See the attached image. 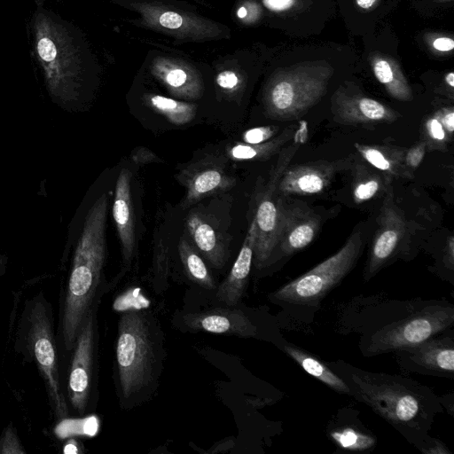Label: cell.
<instances>
[{"label":"cell","mask_w":454,"mask_h":454,"mask_svg":"<svg viewBox=\"0 0 454 454\" xmlns=\"http://www.w3.org/2000/svg\"><path fill=\"white\" fill-rule=\"evenodd\" d=\"M168 252L166 247L161 242L155 246L154 249V275L157 286L155 287L158 293L165 289L168 281Z\"/></svg>","instance_id":"obj_29"},{"label":"cell","mask_w":454,"mask_h":454,"mask_svg":"<svg viewBox=\"0 0 454 454\" xmlns=\"http://www.w3.org/2000/svg\"><path fill=\"white\" fill-rule=\"evenodd\" d=\"M363 247L361 231H354L338 252L271 293L270 300L287 308L317 309L325 295L355 267Z\"/></svg>","instance_id":"obj_7"},{"label":"cell","mask_w":454,"mask_h":454,"mask_svg":"<svg viewBox=\"0 0 454 454\" xmlns=\"http://www.w3.org/2000/svg\"><path fill=\"white\" fill-rule=\"evenodd\" d=\"M307 137V122L301 121L294 133L291 145L280 150L278 161L272 168L268 182L261 193L254 216L256 224V241L253 259L257 269L266 266L277 248L280 216V200L276 195L278 184L283 172Z\"/></svg>","instance_id":"obj_9"},{"label":"cell","mask_w":454,"mask_h":454,"mask_svg":"<svg viewBox=\"0 0 454 454\" xmlns=\"http://www.w3.org/2000/svg\"><path fill=\"white\" fill-rule=\"evenodd\" d=\"M107 207V195L103 193L90 208L61 287L57 336L66 352L73 349L82 323L104 292Z\"/></svg>","instance_id":"obj_3"},{"label":"cell","mask_w":454,"mask_h":454,"mask_svg":"<svg viewBox=\"0 0 454 454\" xmlns=\"http://www.w3.org/2000/svg\"><path fill=\"white\" fill-rule=\"evenodd\" d=\"M264 5L275 12H281L290 9L294 3V0H262Z\"/></svg>","instance_id":"obj_39"},{"label":"cell","mask_w":454,"mask_h":454,"mask_svg":"<svg viewBox=\"0 0 454 454\" xmlns=\"http://www.w3.org/2000/svg\"><path fill=\"white\" fill-rule=\"evenodd\" d=\"M146 105L164 116L170 123L181 126L191 122L196 115L197 106L191 103L175 100L161 95H148Z\"/></svg>","instance_id":"obj_25"},{"label":"cell","mask_w":454,"mask_h":454,"mask_svg":"<svg viewBox=\"0 0 454 454\" xmlns=\"http://www.w3.org/2000/svg\"><path fill=\"white\" fill-rule=\"evenodd\" d=\"M185 226L200 254L213 267L223 268L229 253L223 234L205 215L198 212H192L187 215Z\"/></svg>","instance_id":"obj_20"},{"label":"cell","mask_w":454,"mask_h":454,"mask_svg":"<svg viewBox=\"0 0 454 454\" xmlns=\"http://www.w3.org/2000/svg\"><path fill=\"white\" fill-rule=\"evenodd\" d=\"M182 321L186 328L192 331L242 338L255 337L258 333L256 325L244 311L237 309L215 308L188 313L183 316Z\"/></svg>","instance_id":"obj_14"},{"label":"cell","mask_w":454,"mask_h":454,"mask_svg":"<svg viewBox=\"0 0 454 454\" xmlns=\"http://www.w3.org/2000/svg\"><path fill=\"white\" fill-rule=\"evenodd\" d=\"M256 224L253 218L239 255L226 278L219 286L216 299L228 306L237 305L245 292L254 258Z\"/></svg>","instance_id":"obj_19"},{"label":"cell","mask_w":454,"mask_h":454,"mask_svg":"<svg viewBox=\"0 0 454 454\" xmlns=\"http://www.w3.org/2000/svg\"><path fill=\"white\" fill-rule=\"evenodd\" d=\"M179 182L186 193L181 207L186 208L200 200L231 190L236 179L225 171L223 160L208 156L190 164L178 175Z\"/></svg>","instance_id":"obj_13"},{"label":"cell","mask_w":454,"mask_h":454,"mask_svg":"<svg viewBox=\"0 0 454 454\" xmlns=\"http://www.w3.org/2000/svg\"><path fill=\"white\" fill-rule=\"evenodd\" d=\"M375 2L376 0H356V4L364 9H369Z\"/></svg>","instance_id":"obj_44"},{"label":"cell","mask_w":454,"mask_h":454,"mask_svg":"<svg viewBox=\"0 0 454 454\" xmlns=\"http://www.w3.org/2000/svg\"><path fill=\"white\" fill-rule=\"evenodd\" d=\"M216 83L222 89L231 92L239 88V78L233 71L226 70L218 74Z\"/></svg>","instance_id":"obj_34"},{"label":"cell","mask_w":454,"mask_h":454,"mask_svg":"<svg viewBox=\"0 0 454 454\" xmlns=\"http://www.w3.org/2000/svg\"><path fill=\"white\" fill-rule=\"evenodd\" d=\"M8 258L6 255L0 254V277L6 271Z\"/></svg>","instance_id":"obj_43"},{"label":"cell","mask_w":454,"mask_h":454,"mask_svg":"<svg viewBox=\"0 0 454 454\" xmlns=\"http://www.w3.org/2000/svg\"><path fill=\"white\" fill-rule=\"evenodd\" d=\"M178 253L188 278L206 289H215V280L198 252L183 236L178 243Z\"/></svg>","instance_id":"obj_26"},{"label":"cell","mask_w":454,"mask_h":454,"mask_svg":"<svg viewBox=\"0 0 454 454\" xmlns=\"http://www.w3.org/2000/svg\"><path fill=\"white\" fill-rule=\"evenodd\" d=\"M406 231V223L395 205L393 194L387 193L378 218V228L372 239L364 279L369 281L399 253Z\"/></svg>","instance_id":"obj_12"},{"label":"cell","mask_w":454,"mask_h":454,"mask_svg":"<svg viewBox=\"0 0 454 454\" xmlns=\"http://www.w3.org/2000/svg\"><path fill=\"white\" fill-rule=\"evenodd\" d=\"M442 264L445 270L452 275L454 270V239L450 236L442 254Z\"/></svg>","instance_id":"obj_37"},{"label":"cell","mask_w":454,"mask_h":454,"mask_svg":"<svg viewBox=\"0 0 454 454\" xmlns=\"http://www.w3.org/2000/svg\"><path fill=\"white\" fill-rule=\"evenodd\" d=\"M27 453L22 445L15 427L10 422L2 431L0 436V454Z\"/></svg>","instance_id":"obj_30"},{"label":"cell","mask_w":454,"mask_h":454,"mask_svg":"<svg viewBox=\"0 0 454 454\" xmlns=\"http://www.w3.org/2000/svg\"><path fill=\"white\" fill-rule=\"evenodd\" d=\"M423 129L425 136L423 140L429 150H446V145L451 138L434 114L426 120Z\"/></svg>","instance_id":"obj_28"},{"label":"cell","mask_w":454,"mask_h":454,"mask_svg":"<svg viewBox=\"0 0 454 454\" xmlns=\"http://www.w3.org/2000/svg\"><path fill=\"white\" fill-rule=\"evenodd\" d=\"M159 23L167 28H179L183 25V18L174 12H165L159 17Z\"/></svg>","instance_id":"obj_36"},{"label":"cell","mask_w":454,"mask_h":454,"mask_svg":"<svg viewBox=\"0 0 454 454\" xmlns=\"http://www.w3.org/2000/svg\"><path fill=\"white\" fill-rule=\"evenodd\" d=\"M132 174L129 168L121 169L113 204V217L121 246L123 265L129 267L135 252V220L131 196Z\"/></svg>","instance_id":"obj_16"},{"label":"cell","mask_w":454,"mask_h":454,"mask_svg":"<svg viewBox=\"0 0 454 454\" xmlns=\"http://www.w3.org/2000/svg\"><path fill=\"white\" fill-rule=\"evenodd\" d=\"M130 158L136 165L162 161L153 152L144 146L137 147L132 152Z\"/></svg>","instance_id":"obj_33"},{"label":"cell","mask_w":454,"mask_h":454,"mask_svg":"<svg viewBox=\"0 0 454 454\" xmlns=\"http://www.w3.org/2000/svg\"><path fill=\"white\" fill-rule=\"evenodd\" d=\"M98 305L87 315L71 350L65 395L69 411L79 416L90 411L97 399Z\"/></svg>","instance_id":"obj_8"},{"label":"cell","mask_w":454,"mask_h":454,"mask_svg":"<svg viewBox=\"0 0 454 454\" xmlns=\"http://www.w3.org/2000/svg\"><path fill=\"white\" fill-rule=\"evenodd\" d=\"M295 131V126L285 129L279 135L270 140L256 145L236 143L226 148L227 156L233 160H266L280 152L283 146L291 139Z\"/></svg>","instance_id":"obj_23"},{"label":"cell","mask_w":454,"mask_h":454,"mask_svg":"<svg viewBox=\"0 0 454 454\" xmlns=\"http://www.w3.org/2000/svg\"><path fill=\"white\" fill-rule=\"evenodd\" d=\"M239 18H244L247 15V10L244 6L240 7L237 12Z\"/></svg>","instance_id":"obj_46"},{"label":"cell","mask_w":454,"mask_h":454,"mask_svg":"<svg viewBox=\"0 0 454 454\" xmlns=\"http://www.w3.org/2000/svg\"><path fill=\"white\" fill-rule=\"evenodd\" d=\"M279 214L278 246L283 255H292L314 240L320 228L317 215L299 207H286L281 200Z\"/></svg>","instance_id":"obj_15"},{"label":"cell","mask_w":454,"mask_h":454,"mask_svg":"<svg viewBox=\"0 0 454 454\" xmlns=\"http://www.w3.org/2000/svg\"><path fill=\"white\" fill-rule=\"evenodd\" d=\"M34 51L50 96L59 105L78 96L79 62L71 38L48 11L38 8L33 20Z\"/></svg>","instance_id":"obj_6"},{"label":"cell","mask_w":454,"mask_h":454,"mask_svg":"<svg viewBox=\"0 0 454 454\" xmlns=\"http://www.w3.org/2000/svg\"><path fill=\"white\" fill-rule=\"evenodd\" d=\"M427 144L422 139L413 146L405 150L403 164L409 178L413 177L414 170L420 165L426 154Z\"/></svg>","instance_id":"obj_31"},{"label":"cell","mask_w":454,"mask_h":454,"mask_svg":"<svg viewBox=\"0 0 454 454\" xmlns=\"http://www.w3.org/2000/svg\"><path fill=\"white\" fill-rule=\"evenodd\" d=\"M13 340L14 350L23 362L34 364L37 368L55 420L69 418L70 411L60 380L53 309L43 291L25 300Z\"/></svg>","instance_id":"obj_5"},{"label":"cell","mask_w":454,"mask_h":454,"mask_svg":"<svg viewBox=\"0 0 454 454\" xmlns=\"http://www.w3.org/2000/svg\"><path fill=\"white\" fill-rule=\"evenodd\" d=\"M234 446V439H225L221 442H216L207 452L209 453H218V452H225L231 450Z\"/></svg>","instance_id":"obj_41"},{"label":"cell","mask_w":454,"mask_h":454,"mask_svg":"<svg viewBox=\"0 0 454 454\" xmlns=\"http://www.w3.org/2000/svg\"><path fill=\"white\" fill-rule=\"evenodd\" d=\"M445 82H446V83H447L450 88H453V87H454V74H453V72H450V73L445 76Z\"/></svg>","instance_id":"obj_45"},{"label":"cell","mask_w":454,"mask_h":454,"mask_svg":"<svg viewBox=\"0 0 454 454\" xmlns=\"http://www.w3.org/2000/svg\"><path fill=\"white\" fill-rule=\"evenodd\" d=\"M353 181L354 200L356 203H363L381 194L386 190V184L391 180L362 164L356 167Z\"/></svg>","instance_id":"obj_27"},{"label":"cell","mask_w":454,"mask_h":454,"mask_svg":"<svg viewBox=\"0 0 454 454\" xmlns=\"http://www.w3.org/2000/svg\"><path fill=\"white\" fill-rule=\"evenodd\" d=\"M362 426L355 423L340 424L334 419L333 426H330L328 433L333 441L344 450L369 451L375 447L377 440Z\"/></svg>","instance_id":"obj_24"},{"label":"cell","mask_w":454,"mask_h":454,"mask_svg":"<svg viewBox=\"0 0 454 454\" xmlns=\"http://www.w3.org/2000/svg\"><path fill=\"white\" fill-rule=\"evenodd\" d=\"M434 49L441 51H450L454 48V41L449 37H439L434 41Z\"/></svg>","instance_id":"obj_40"},{"label":"cell","mask_w":454,"mask_h":454,"mask_svg":"<svg viewBox=\"0 0 454 454\" xmlns=\"http://www.w3.org/2000/svg\"><path fill=\"white\" fill-rule=\"evenodd\" d=\"M324 89L322 80L309 76L292 75L278 79L265 94V114L278 121L297 120L317 103Z\"/></svg>","instance_id":"obj_10"},{"label":"cell","mask_w":454,"mask_h":454,"mask_svg":"<svg viewBox=\"0 0 454 454\" xmlns=\"http://www.w3.org/2000/svg\"><path fill=\"white\" fill-rule=\"evenodd\" d=\"M278 129V127L274 125L249 129L243 132L242 140L243 143L249 145L262 144L274 137Z\"/></svg>","instance_id":"obj_32"},{"label":"cell","mask_w":454,"mask_h":454,"mask_svg":"<svg viewBox=\"0 0 454 454\" xmlns=\"http://www.w3.org/2000/svg\"><path fill=\"white\" fill-rule=\"evenodd\" d=\"M163 358V334L156 318L137 309L123 311L115 343L116 387L122 409L151 398L159 384Z\"/></svg>","instance_id":"obj_4"},{"label":"cell","mask_w":454,"mask_h":454,"mask_svg":"<svg viewBox=\"0 0 454 454\" xmlns=\"http://www.w3.org/2000/svg\"><path fill=\"white\" fill-rule=\"evenodd\" d=\"M356 319L359 349L371 357L394 353L452 327L454 305L445 300H389L358 308Z\"/></svg>","instance_id":"obj_2"},{"label":"cell","mask_w":454,"mask_h":454,"mask_svg":"<svg viewBox=\"0 0 454 454\" xmlns=\"http://www.w3.org/2000/svg\"><path fill=\"white\" fill-rule=\"evenodd\" d=\"M334 174V164L326 161L288 165L279 179L278 191L283 194L320 193L329 186Z\"/></svg>","instance_id":"obj_17"},{"label":"cell","mask_w":454,"mask_h":454,"mask_svg":"<svg viewBox=\"0 0 454 454\" xmlns=\"http://www.w3.org/2000/svg\"><path fill=\"white\" fill-rule=\"evenodd\" d=\"M64 453H78V442L74 439L69 440L63 447Z\"/></svg>","instance_id":"obj_42"},{"label":"cell","mask_w":454,"mask_h":454,"mask_svg":"<svg viewBox=\"0 0 454 454\" xmlns=\"http://www.w3.org/2000/svg\"><path fill=\"white\" fill-rule=\"evenodd\" d=\"M442 125L443 126L445 131L452 138L454 132V109L452 106L450 107H442L439 109L436 113L434 114Z\"/></svg>","instance_id":"obj_35"},{"label":"cell","mask_w":454,"mask_h":454,"mask_svg":"<svg viewBox=\"0 0 454 454\" xmlns=\"http://www.w3.org/2000/svg\"><path fill=\"white\" fill-rule=\"evenodd\" d=\"M348 387L350 396L369 406L407 442L422 451L430 442L429 431L443 411L439 396L408 377L373 372L343 360L326 362Z\"/></svg>","instance_id":"obj_1"},{"label":"cell","mask_w":454,"mask_h":454,"mask_svg":"<svg viewBox=\"0 0 454 454\" xmlns=\"http://www.w3.org/2000/svg\"><path fill=\"white\" fill-rule=\"evenodd\" d=\"M332 113L335 121L345 125L391 123L400 117L392 108L365 97H339Z\"/></svg>","instance_id":"obj_18"},{"label":"cell","mask_w":454,"mask_h":454,"mask_svg":"<svg viewBox=\"0 0 454 454\" xmlns=\"http://www.w3.org/2000/svg\"><path fill=\"white\" fill-rule=\"evenodd\" d=\"M359 154L373 168L382 172L388 179L409 178L403 164L405 150L403 147L355 143Z\"/></svg>","instance_id":"obj_21"},{"label":"cell","mask_w":454,"mask_h":454,"mask_svg":"<svg viewBox=\"0 0 454 454\" xmlns=\"http://www.w3.org/2000/svg\"><path fill=\"white\" fill-rule=\"evenodd\" d=\"M421 452L424 454H450L447 446L441 440L433 437Z\"/></svg>","instance_id":"obj_38"},{"label":"cell","mask_w":454,"mask_h":454,"mask_svg":"<svg viewBox=\"0 0 454 454\" xmlns=\"http://www.w3.org/2000/svg\"><path fill=\"white\" fill-rule=\"evenodd\" d=\"M402 371L427 376L454 378L452 327L415 345L394 352Z\"/></svg>","instance_id":"obj_11"},{"label":"cell","mask_w":454,"mask_h":454,"mask_svg":"<svg viewBox=\"0 0 454 454\" xmlns=\"http://www.w3.org/2000/svg\"><path fill=\"white\" fill-rule=\"evenodd\" d=\"M283 350L309 375L334 391L350 395L349 388L346 383L325 363L292 343H285Z\"/></svg>","instance_id":"obj_22"}]
</instances>
